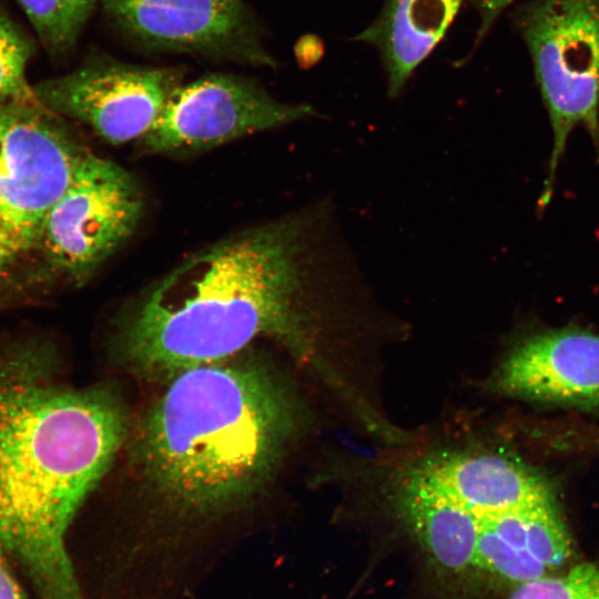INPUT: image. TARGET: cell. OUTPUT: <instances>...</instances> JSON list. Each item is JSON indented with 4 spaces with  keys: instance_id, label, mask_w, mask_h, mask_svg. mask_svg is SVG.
<instances>
[{
    "instance_id": "obj_1",
    "label": "cell",
    "mask_w": 599,
    "mask_h": 599,
    "mask_svg": "<svg viewBox=\"0 0 599 599\" xmlns=\"http://www.w3.org/2000/svg\"><path fill=\"white\" fill-rule=\"evenodd\" d=\"M149 408L138 464L169 511L149 586L192 598L205 582L191 529L216 520L268 479L293 428L286 393L261 365H202L170 379Z\"/></svg>"
},
{
    "instance_id": "obj_2",
    "label": "cell",
    "mask_w": 599,
    "mask_h": 599,
    "mask_svg": "<svg viewBox=\"0 0 599 599\" xmlns=\"http://www.w3.org/2000/svg\"><path fill=\"white\" fill-rule=\"evenodd\" d=\"M125 433L120 400L54 382L43 345L0 351V546L40 599H85L68 534Z\"/></svg>"
},
{
    "instance_id": "obj_3",
    "label": "cell",
    "mask_w": 599,
    "mask_h": 599,
    "mask_svg": "<svg viewBox=\"0 0 599 599\" xmlns=\"http://www.w3.org/2000/svg\"><path fill=\"white\" fill-rule=\"evenodd\" d=\"M309 214L253 226L196 252L146 288L119 326V348L138 375L170 379L229 361L257 338L312 355L314 284Z\"/></svg>"
},
{
    "instance_id": "obj_4",
    "label": "cell",
    "mask_w": 599,
    "mask_h": 599,
    "mask_svg": "<svg viewBox=\"0 0 599 599\" xmlns=\"http://www.w3.org/2000/svg\"><path fill=\"white\" fill-rule=\"evenodd\" d=\"M518 18L554 134L545 205L570 132L583 126L599 146V0H534Z\"/></svg>"
},
{
    "instance_id": "obj_5",
    "label": "cell",
    "mask_w": 599,
    "mask_h": 599,
    "mask_svg": "<svg viewBox=\"0 0 599 599\" xmlns=\"http://www.w3.org/2000/svg\"><path fill=\"white\" fill-rule=\"evenodd\" d=\"M143 211L138 180L89 152L47 213L31 251L48 277L84 284L133 235Z\"/></svg>"
},
{
    "instance_id": "obj_6",
    "label": "cell",
    "mask_w": 599,
    "mask_h": 599,
    "mask_svg": "<svg viewBox=\"0 0 599 599\" xmlns=\"http://www.w3.org/2000/svg\"><path fill=\"white\" fill-rule=\"evenodd\" d=\"M89 152L41 102H0V225L22 254Z\"/></svg>"
},
{
    "instance_id": "obj_7",
    "label": "cell",
    "mask_w": 599,
    "mask_h": 599,
    "mask_svg": "<svg viewBox=\"0 0 599 599\" xmlns=\"http://www.w3.org/2000/svg\"><path fill=\"white\" fill-rule=\"evenodd\" d=\"M184 74L181 67L140 65L94 52L33 90L52 112L87 125L110 144H123L151 130Z\"/></svg>"
},
{
    "instance_id": "obj_8",
    "label": "cell",
    "mask_w": 599,
    "mask_h": 599,
    "mask_svg": "<svg viewBox=\"0 0 599 599\" xmlns=\"http://www.w3.org/2000/svg\"><path fill=\"white\" fill-rule=\"evenodd\" d=\"M109 23L152 51L273 68L262 29L243 0H100Z\"/></svg>"
},
{
    "instance_id": "obj_9",
    "label": "cell",
    "mask_w": 599,
    "mask_h": 599,
    "mask_svg": "<svg viewBox=\"0 0 599 599\" xmlns=\"http://www.w3.org/2000/svg\"><path fill=\"white\" fill-rule=\"evenodd\" d=\"M314 113L311 105L276 100L253 79L209 73L180 84L139 142L145 153L200 151Z\"/></svg>"
},
{
    "instance_id": "obj_10",
    "label": "cell",
    "mask_w": 599,
    "mask_h": 599,
    "mask_svg": "<svg viewBox=\"0 0 599 599\" xmlns=\"http://www.w3.org/2000/svg\"><path fill=\"white\" fill-rule=\"evenodd\" d=\"M494 386L528 400L599 407V336L580 328L530 335L504 359Z\"/></svg>"
},
{
    "instance_id": "obj_11",
    "label": "cell",
    "mask_w": 599,
    "mask_h": 599,
    "mask_svg": "<svg viewBox=\"0 0 599 599\" xmlns=\"http://www.w3.org/2000/svg\"><path fill=\"white\" fill-rule=\"evenodd\" d=\"M402 476L451 499L476 516L555 504L542 478L516 461L493 454L429 456Z\"/></svg>"
},
{
    "instance_id": "obj_12",
    "label": "cell",
    "mask_w": 599,
    "mask_h": 599,
    "mask_svg": "<svg viewBox=\"0 0 599 599\" xmlns=\"http://www.w3.org/2000/svg\"><path fill=\"white\" fill-rule=\"evenodd\" d=\"M473 571L521 585L560 572L570 538L555 504L477 516Z\"/></svg>"
},
{
    "instance_id": "obj_13",
    "label": "cell",
    "mask_w": 599,
    "mask_h": 599,
    "mask_svg": "<svg viewBox=\"0 0 599 599\" xmlns=\"http://www.w3.org/2000/svg\"><path fill=\"white\" fill-rule=\"evenodd\" d=\"M394 506L439 572L463 577L473 571L478 518L470 510L400 476Z\"/></svg>"
},
{
    "instance_id": "obj_14",
    "label": "cell",
    "mask_w": 599,
    "mask_h": 599,
    "mask_svg": "<svg viewBox=\"0 0 599 599\" xmlns=\"http://www.w3.org/2000/svg\"><path fill=\"white\" fill-rule=\"evenodd\" d=\"M463 0H389L380 18L356 39L382 53L388 94L396 97L416 67L440 41Z\"/></svg>"
},
{
    "instance_id": "obj_15",
    "label": "cell",
    "mask_w": 599,
    "mask_h": 599,
    "mask_svg": "<svg viewBox=\"0 0 599 599\" xmlns=\"http://www.w3.org/2000/svg\"><path fill=\"white\" fill-rule=\"evenodd\" d=\"M47 51L63 57L75 47L100 0H17Z\"/></svg>"
},
{
    "instance_id": "obj_16",
    "label": "cell",
    "mask_w": 599,
    "mask_h": 599,
    "mask_svg": "<svg viewBox=\"0 0 599 599\" xmlns=\"http://www.w3.org/2000/svg\"><path fill=\"white\" fill-rule=\"evenodd\" d=\"M32 53L30 40L0 10V102H40L26 75Z\"/></svg>"
},
{
    "instance_id": "obj_17",
    "label": "cell",
    "mask_w": 599,
    "mask_h": 599,
    "mask_svg": "<svg viewBox=\"0 0 599 599\" xmlns=\"http://www.w3.org/2000/svg\"><path fill=\"white\" fill-rule=\"evenodd\" d=\"M508 599H599V565L572 568L517 585Z\"/></svg>"
},
{
    "instance_id": "obj_18",
    "label": "cell",
    "mask_w": 599,
    "mask_h": 599,
    "mask_svg": "<svg viewBox=\"0 0 599 599\" xmlns=\"http://www.w3.org/2000/svg\"><path fill=\"white\" fill-rule=\"evenodd\" d=\"M7 559L8 556L0 546V599H28Z\"/></svg>"
},
{
    "instance_id": "obj_19",
    "label": "cell",
    "mask_w": 599,
    "mask_h": 599,
    "mask_svg": "<svg viewBox=\"0 0 599 599\" xmlns=\"http://www.w3.org/2000/svg\"><path fill=\"white\" fill-rule=\"evenodd\" d=\"M22 252L11 235L0 225V282Z\"/></svg>"
},
{
    "instance_id": "obj_20",
    "label": "cell",
    "mask_w": 599,
    "mask_h": 599,
    "mask_svg": "<svg viewBox=\"0 0 599 599\" xmlns=\"http://www.w3.org/2000/svg\"><path fill=\"white\" fill-rule=\"evenodd\" d=\"M515 0H477L481 16L478 37L481 38L494 22L496 17Z\"/></svg>"
}]
</instances>
